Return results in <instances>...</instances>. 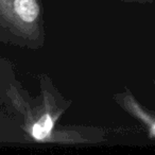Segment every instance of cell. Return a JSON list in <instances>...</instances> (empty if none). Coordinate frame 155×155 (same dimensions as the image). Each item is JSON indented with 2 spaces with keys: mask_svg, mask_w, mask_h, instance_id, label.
<instances>
[{
  "mask_svg": "<svg viewBox=\"0 0 155 155\" xmlns=\"http://www.w3.org/2000/svg\"><path fill=\"white\" fill-rule=\"evenodd\" d=\"M12 10L14 16L24 24L34 22L39 14V7L36 0H13Z\"/></svg>",
  "mask_w": 155,
  "mask_h": 155,
  "instance_id": "1",
  "label": "cell"
},
{
  "mask_svg": "<svg viewBox=\"0 0 155 155\" xmlns=\"http://www.w3.org/2000/svg\"><path fill=\"white\" fill-rule=\"evenodd\" d=\"M52 127H53V120L50 117V115H45L33 125L32 135L35 139L41 140L50 135Z\"/></svg>",
  "mask_w": 155,
  "mask_h": 155,
  "instance_id": "2",
  "label": "cell"
}]
</instances>
